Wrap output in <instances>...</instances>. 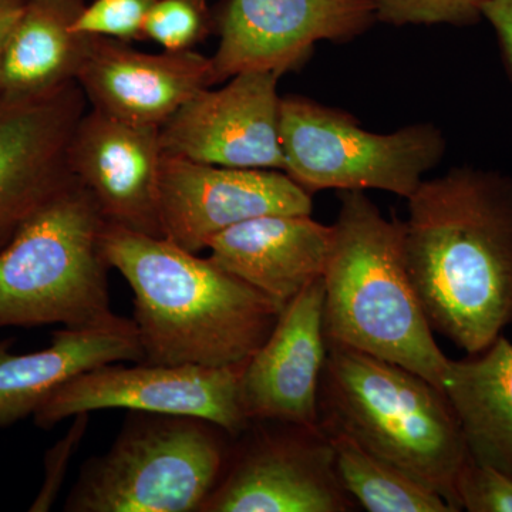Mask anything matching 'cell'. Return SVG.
<instances>
[{"instance_id": "1", "label": "cell", "mask_w": 512, "mask_h": 512, "mask_svg": "<svg viewBox=\"0 0 512 512\" xmlns=\"http://www.w3.org/2000/svg\"><path fill=\"white\" fill-rule=\"evenodd\" d=\"M407 208L404 259L431 328L478 355L512 323V177L453 168Z\"/></svg>"}, {"instance_id": "2", "label": "cell", "mask_w": 512, "mask_h": 512, "mask_svg": "<svg viewBox=\"0 0 512 512\" xmlns=\"http://www.w3.org/2000/svg\"><path fill=\"white\" fill-rule=\"evenodd\" d=\"M111 268L133 292L148 365L237 366L271 335L285 305L164 237L106 225Z\"/></svg>"}, {"instance_id": "3", "label": "cell", "mask_w": 512, "mask_h": 512, "mask_svg": "<svg viewBox=\"0 0 512 512\" xmlns=\"http://www.w3.org/2000/svg\"><path fill=\"white\" fill-rule=\"evenodd\" d=\"M328 342L396 363L444 392L448 357L433 336L403 249V222L365 191H342L325 275Z\"/></svg>"}, {"instance_id": "4", "label": "cell", "mask_w": 512, "mask_h": 512, "mask_svg": "<svg viewBox=\"0 0 512 512\" xmlns=\"http://www.w3.org/2000/svg\"><path fill=\"white\" fill-rule=\"evenodd\" d=\"M326 343L320 421L461 511L456 483L470 454L446 393L396 363Z\"/></svg>"}, {"instance_id": "5", "label": "cell", "mask_w": 512, "mask_h": 512, "mask_svg": "<svg viewBox=\"0 0 512 512\" xmlns=\"http://www.w3.org/2000/svg\"><path fill=\"white\" fill-rule=\"evenodd\" d=\"M107 222L76 178L0 251V328H90L111 311Z\"/></svg>"}, {"instance_id": "6", "label": "cell", "mask_w": 512, "mask_h": 512, "mask_svg": "<svg viewBox=\"0 0 512 512\" xmlns=\"http://www.w3.org/2000/svg\"><path fill=\"white\" fill-rule=\"evenodd\" d=\"M231 439L201 417L130 412L109 450L84 463L64 511L201 512Z\"/></svg>"}, {"instance_id": "7", "label": "cell", "mask_w": 512, "mask_h": 512, "mask_svg": "<svg viewBox=\"0 0 512 512\" xmlns=\"http://www.w3.org/2000/svg\"><path fill=\"white\" fill-rule=\"evenodd\" d=\"M279 137L284 173L309 194L382 190L407 200L446 154L433 124L372 133L345 111L301 96L282 97Z\"/></svg>"}, {"instance_id": "8", "label": "cell", "mask_w": 512, "mask_h": 512, "mask_svg": "<svg viewBox=\"0 0 512 512\" xmlns=\"http://www.w3.org/2000/svg\"><path fill=\"white\" fill-rule=\"evenodd\" d=\"M335 451L322 426L251 421L232 437L220 480L201 512H346Z\"/></svg>"}, {"instance_id": "9", "label": "cell", "mask_w": 512, "mask_h": 512, "mask_svg": "<svg viewBox=\"0 0 512 512\" xmlns=\"http://www.w3.org/2000/svg\"><path fill=\"white\" fill-rule=\"evenodd\" d=\"M245 363L225 367L109 363L57 387L40 403L33 419L37 427L49 430L79 414L124 409L201 417L237 437L251 423L239 403Z\"/></svg>"}, {"instance_id": "10", "label": "cell", "mask_w": 512, "mask_h": 512, "mask_svg": "<svg viewBox=\"0 0 512 512\" xmlns=\"http://www.w3.org/2000/svg\"><path fill=\"white\" fill-rule=\"evenodd\" d=\"M158 204L163 237L200 254L221 232L242 222L265 215H311L312 194L284 171L164 156Z\"/></svg>"}, {"instance_id": "11", "label": "cell", "mask_w": 512, "mask_h": 512, "mask_svg": "<svg viewBox=\"0 0 512 512\" xmlns=\"http://www.w3.org/2000/svg\"><path fill=\"white\" fill-rule=\"evenodd\" d=\"M86 104L77 82L29 99H0V251L74 180L70 143Z\"/></svg>"}, {"instance_id": "12", "label": "cell", "mask_w": 512, "mask_h": 512, "mask_svg": "<svg viewBox=\"0 0 512 512\" xmlns=\"http://www.w3.org/2000/svg\"><path fill=\"white\" fill-rule=\"evenodd\" d=\"M279 74L245 72L192 97L160 128L164 156L222 167L284 171Z\"/></svg>"}, {"instance_id": "13", "label": "cell", "mask_w": 512, "mask_h": 512, "mask_svg": "<svg viewBox=\"0 0 512 512\" xmlns=\"http://www.w3.org/2000/svg\"><path fill=\"white\" fill-rule=\"evenodd\" d=\"M375 22L369 0H229L211 57L215 84L245 72L282 76L301 66L316 43L355 39Z\"/></svg>"}, {"instance_id": "14", "label": "cell", "mask_w": 512, "mask_h": 512, "mask_svg": "<svg viewBox=\"0 0 512 512\" xmlns=\"http://www.w3.org/2000/svg\"><path fill=\"white\" fill-rule=\"evenodd\" d=\"M163 157L160 128L92 109L74 130L69 165L107 224L163 237L158 204Z\"/></svg>"}, {"instance_id": "15", "label": "cell", "mask_w": 512, "mask_h": 512, "mask_svg": "<svg viewBox=\"0 0 512 512\" xmlns=\"http://www.w3.org/2000/svg\"><path fill=\"white\" fill-rule=\"evenodd\" d=\"M323 278L286 303L271 335L239 377V403L249 421L320 426L319 387L328 343Z\"/></svg>"}, {"instance_id": "16", "label": "cell", "mask_w": 512, "mask_h": 512, "mask_svg": "<svg viewBox=\"0 0 512 512\" xmlns=\"http://www.w3.org/2000/svg\"><path fill=\"white\" fill-rule=\"evenodd\" d=\"M77 83L92 109L161 128L188 100L214 86L215 76L211 57L195 50L153 55L92 36Z\"/></svg>"}, {"instance_id": "17", "label": "cell", "mask_w": 512, "mask_h": 512, "mask_svg": "<svg viewBox=\"0 0 512 512\" xmlns=\"http://www.w3.org/2000/svg\"><path fill=\"white\" fill-rule=\"evenodd\" d=\"M333 245V225L311 215L275 214L221 232L210 258L258 291L286 305L323 278Z\"/></svg>"}, {"instance_id": "18", "label": "cell", "mask_w": 512, "mask_h": 512, "mask_svg": "<svg viewBox=\"0 0 512 512\" xmlns=\"http://www.w3.org/2000/svg\"><path fill=\"white\" fill-rule=\"evenodd\" d=\"M13 340H0V429L33 416L40 403L67 380L109 363L141 362L143 349L133 319L90 328H62L37 352L15 355Z\"/></svg>"}, {"instance_id": "19", "label": "cell", "mask_w": 512, "mask_h": 512, "mask_svg": "<svg viewBox=\"0 0 512 512\" xmlns=\"http://www.w3.org/2000/svg\"><path fill=\"white\" fill-rule=\"evenodd\" d=\"M83 6V0H28L0 66V99H29L77 82L92 39L72 30Z\"/></svg>"}, {"instance_id": "20", "label": "cell", "mask_w": 512, "mask_h": 512, "mask_svg": "<svg viewBox=\"0 0 512 512\" xmlns=\"http://www.w3.org/2000/svg\"><path fill=\"white\" fill-rule=\"evenodd\" d=\"M444 393L468 454L512 477V343L504 335L478 355L448 359Z\"/></svg>"}, {"instance_id": "21", "label": "cell", "mask_w": 512, "mask_h": 512, "mask_svg": "<svg viewBox=\"0 0 512 512\" xmlns=\"http://www.w3.org/2000/svg\"><path fill=\"white\" fill-rule=\"evenodd\" d=\"M335 451L340 483L369 512H456L436 491L373 456L349 434L320 421Z\"/></svg>"}, {"instance_id": "22", "label": "cell", "mask_w": 512, "mask_h": 512, "mask_svg": "<svg viewBox=\"0 0 512 512\" xmlns=\"http://www.w3.org/2000/svg\"><path fill=\"white\" fill-rule=\"evenodd\" d=\"M207 0H156L144 23V37L165 52H187L211 35Z\"/></svg>"}, {"instance_id": "23", "label": "cell", "mask_w": 512, "mask_h": 512, "mask_svg": "<svg viewBox=\"0 0 512 512\" xmlns=\"http://www.w3.org/2000/svg\"><path fill=\"white\" fill-rule=\"evenodd\" d=\"M487 0H369L376 22L392 26H466L483 18Z\"/></svg>"}, {"instance_id": "24", "label": "cell", "mask_w": 512, "mask_h": 512, "mask_svg": "<svg viewBox=\"0 0 512 512\" xmlns=\"http://www.w3.org/2000/svg\"><path fill=\"white\" fill-rule=\"evenodd\" d=\"M156 0H93L84 5L72 30L80 35L107 37L121 42H140L144 23Z\"/></svg>"}, {"instance_id": "25", "label": "cell", "mask_w": 512, "mask_h": 512, "mask_svg": "<svg viewBox=\"0 0 512 512\" xmlns=\"http://www.w3.org/2000/svg\"><path fill=\"white\" fill-rule=\"evenodd\" d=\"M460 510L512 512V477L468 456L457 477Z\"/></svg>"}, {"instance_id": "26", "label": "cell", "mask_w": 512, "mask_h": 512, "mask_svg": "<svg viewBox=\"0 0 512 512\" xmlns=\"http://www.w3.org/2000/svg\"><path fill=\"white\" fill-rule=\"evenodd\" d=\"M90 414H79L74 417V426L62 441L50 448L45 458V481H43L42 490L30 507V511H47L52 507L53 501L62 487L64 471L69 466L70 458L74 453V448L82 440L84 430H86L87 421Z\"/></svg>"}, {"instance_id": "27", "label": "cell", "mask_w": 512, "mask_h": 512, "mask_svg": "<svg viewBox=\"0 0 512 512\" xmlns=\"http://www.w3.org/2000/svg\"><path fill=\"white\" fill-rule=\"evenodd\" d=\"M483 18L497 33L505 62L512 73V0H487L483 6Z\"/></svg>"}, {"instance_id": "28", "label": "cell", "mask_w": 512, "mask_h": 512, "mask_svg": "<svg viewBox=\"0 0 512 512\" xmlns=\"http://www.w3.org/2000/svg\"><path fill=\"white\" fill-rule=\"evenodd\" d=\"M26 3L28 0H0V66H2L10 36L25 12Z\"/></svg>"}]
</instances>
